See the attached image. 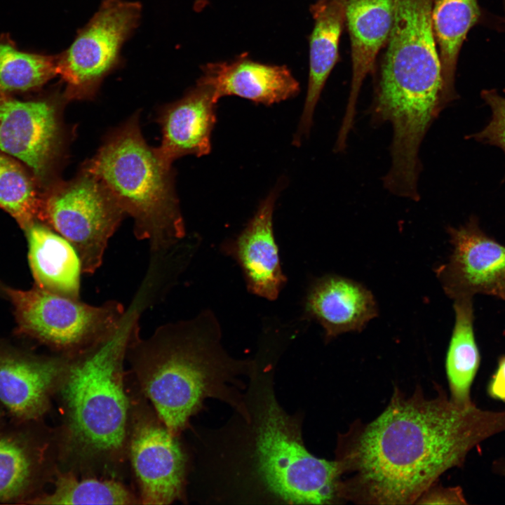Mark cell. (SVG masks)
I'll list each match as a JSON object with an SVG mask.
<instances>
[{
  "label": "cell",
  "instance_id": "6da1fadb",
  "mask_svg": "<svg viewBox=\"0 0 505 505\" xmlns=\"http://www.w3.org/2000/svg\"><path fill=\"white\" fill-rule=\"evenodd\" d=\"M407 396L396 387L372 421H355L339 434L335 460L343 503L413 504L468 453L505 431V410L454 404L436 387Z\"/></svg>",
  "mask_w": 505,
  "mask_h": 505
},
{
  "label": "cell",
  "instance_id": "7a4b0ae2",
  "mask_svg": "<svg viewBox=\"0 0 505 505\" xmlns=\"http://www.w3.org/2000/svg\"><path fill=\"white\" fill-rule=\"evenodd\" d=\"M138 316L129 313L111 339L68 356L55 393L63 412L58 429L61 470L117 479L124 472L130 415L124 361Z\"/></svg>",
  "mask_w": 505,
  "mask_h": 505
},
{
  "label": "cell",
  "instance_id": "3957f363",
  "mask_svg": "<svg viewBox=\"0 0 505 505\" xmlns=\"http://www.w3.org/2000/svg\"><path fill=\"white\" fill-rule=\"evenodd\" d=\"M433 0H396L394 20L375 79L372 125L392 128L391 164L419 167L422 142L434 121L457 97L445 81L431 25Z\"/></svg>",
  "mask_w": 505,
  "mask_h": 505
},
{
  "label": "cell",
  "instance_id": "277c9868",
  "mask_svg": "<svg viewBox=\"0 0 505 505\" xmlns=\"http://www.w3.org/2000/svg\"><path fill=\"white\" fill-rule=\"evenodd\" d=\"M213 314L159 327L146 339L139 331L126 351L135 384L175 436L189 426L206 398L231 402L228 383L244 365L230 358L220 344Z\"/></svg>",
  "mask_w": 505,
  "mask_h": 505
},
{
  "label": "cell",
  "instance_id": "5b68a950",
  "mask_svg": "<svg viewBox=\"0 0 505 505\" xmlns=\"http://www.w3.org/2000/svg\"><path fill=\"white\" fill-rule=\"evenodd\" d=\"M105 187L134 221V234L153 254L170 250L185 236L171 167L146 143L134 115L109 135L82 169Z\"/></svg>",
  "mask_w": 505,
  "mask_h": 505
},
{
  "label": "cell",
  "instance_id": "8992f818",
  "mask_svg": "<svg viewBox=\"0 0 505 505\" xmlns=\"http://www.w3.org/2000/svg\"><path fill=\"white\" fill-rule=\"evenodd\" d=\"M248 422L247 482L270 499L297 504L343 503L335 459L316 457L304 446L300 426L271 389L257 391Z\"/></svg>",
  "mask_w": 505,
  "mask_h": 505
},
{
  "label": "cell",
  "instance_id": "52a82bcc",
  "mask_svg": "<svg viewBox=\"0 0 505 505\" xmlns=\"http://www.w3.org/2000/svg\"><path fill=\"white\" fill-rule=\"evenodd\" d=\"M6 292L21 330L69 357L111 339L128 314L114 300L92 306L39 287L7 288Z\"/></svg>",
  "mask_w": 505,
  "mask_h": 505
},
{
  "label": "cell",
  "instance_id": "ba28073f",
  "mask_svg": "<svg viewBox=\"0 0 505 505\" xmlns=\"http://www.w3.org/2000/svg\"><path fill=\"white\" fill-rule=\"evenodd\" d=\"M142 11L138 1H102L72 44L58 55L66 100L95 97L104 79L122 63V47L138 27Z\"/></svg>",
  "mask_w": 505,
  "mask_h": 505
},
{
  "label": "cell",
  "instance_id": "9c48e42d",
  "mask_svg": "<svg viewBox=\"0 0 505 505\" xmlns=\"http://www.w3.org/2000/svg\"><path fill=\"white\" fill-rule=\"evenodd\" d=\"M39 215L74 248L82 273L93 274L125 213L102 182L82 170L53 189Z\"/></svg>",
  "mask_w": 505,
  "mask_h": 505
},
{
  "label": "cell",
  "instance_id": "30bf717a",
  "mask_svg": "<svg viewBox=\"0 0 505 505\" xmlns=\"http://www.w3.org/2000/svg\"><path fill=\"white\" fill-rule=\"evenodd\" d=\"M129 392L128 460L140 504L167 505L185 499L188 459L179 436L171 433L135 384Z\"/></svg>",
  "mask_w": 505,
  "mask_h": 505
},
{
  "label": "cell",
  "instance_id": "8fae6325",
  "mask_svg": "<svg viewBox=\"0 0 505 505\" xmlns=\"http://www.w3.org/2000/svg\"><path fill=\"white\" fill-rule=\"evenodd\" d=\"M59 469L58 429L41 421L0 423V503L29 504Z\"/></svg>",
  "mask_w": 505,
  "mask_h": 505
},
{
  "label": "cell",
  "instance_id": "7c38bea8",
  "mask_svg": "<svg viewBox=\"0 0 505 505\" xmlns=\"http://www.w3.org/2000/svg\"><path fill=\"white\" fill-rule=\"evenodd\" d=\"M447 232L452 251L436 270L445 294L453 300L476 294L505 300V246L487 235L475 217Z\"/></svg>",
  "mask_w": 505,
  "mask_h": 505
},
{
  "label": "cell",
  "instance_id": "4fadbf2b",
  "mask_svg": "<svg viewBox=\"0 0 505 505\" xmlns=\"http://www.w3.org/2000/svg\"><path fill=\"white\" fill-rule=\"evenodd\" d=\"M62 138L54 102L0 97V151L25 163L39 177L57 158Z\"/></svg>",
  "mask_w": 505,
  "mask_h": 505
},
{
  "label": "cell",
  "instance_id": "5bb4252c",
  "mask_svg": "<svg viewBox=\"0 0 505 505\" xmlns=\"http://www.w3.org/2000/svg\"><path fill=\"white\" fill-rule=\"evenodd\" d=\"M346 24L350 42L352 76L344 115L334 146L337 152L346 147L354 125L356 103L364 79L372 73L376 58L386 45L394 20L396 0H344Z\"/></svg>",
  "mask_w": 505,
  "mask_h": 505
},
{
  "label": "cell",
  "instance_id": "9a60e30c",
  "mask_svg": "<svg viewBox=\"0 0 505 505\" xmlns=\"http://www.w3.org/2000/svg\"><path fill=\"white\" fill-rule=\"evenodd\" d=\"M68 356L41 357L0 349V402L14 421H41L50 406Z\"/></svg>",
  "mask_w": 505,
  "mask_h": 505
},
{
  "label": "cell",
  "instance_id": "2e32d148",
  "mask_svg": "<svg viewBox=\"0 0 505 505\" xmlns=\"http://www.w3.org/2000/svg\"><path fill=\"white\" fill-rule=\"evenodd\" d=\"M196 82L210 87L215 99L238 96L271 105L297 95L299 83L285 65L262 63L247 53L229 61L209 62Z\"/></svg>",
  "mask_w": 505,
  "mask_h": 505
},
{
  "label": "cell",
  "instance_id": "e0dca14e",
  "mask_svg": "<svg viewBox=\"0 0 505 505\" xmlns=\"http://www.w3.org/2000/svg\"><path fill=\"white\" fill-rule=\"evenodd\" d=\"M217 102L210 87L196 82L181 99L163 109L159 117L162 141L155 151L163 164L171 167L183 156L210 152Z\"/></svg>",
  "mask_w": 505,
  "mask_h": 505
},
{
  "label": "cell",
  "instance_id": "ac0fdd59",
  "mask_svg": "<svg viewBox=\"0 0 505 505\" xmlns=\"http://www.w3.org/2000/svg\"><path fill=\"white\" fill-rule=\"evenodd\" d=\"M277 195L276 189L269 194L228 247L243 270L248 290L269 300L278 297L286 282L273 231V213Z\"/></svg>",
  "mask_w": 505,
  "mask_h": 505
},
{
  "label": "cell",
  "instance_id": "d6986e66",
  "mask_svg": "<svg viewBox=\"0 0 505 505\" xmlns=\"http://www.w3.org/2000/svg\"><path fill=\"white\" fill-rule=\"evenodd\" d=\"M305 313L321 324L329 341L342 333L362 331L377 316L378 310L372 292L363 285L328 275L311 285Z\"/></svg>",
  "mask_w": 505,
  "mask_h": 505
},
{
  "label": "cell",
  "instance_id": "ffe728a7",
  "mask_svg": "<svg viewBox=\"0 0 505 505\" xmlns=\"http://www.w3.org/2000/svg\"><path fill=\"white\" fill-rule=\"evenodd\" d=\"M314 27L309 36L307 90L293 144L309 135L316 105L339 58V41L344 25V0H316L310 6Z\"/></svg>",
  "mask_w": 505,
  "mask_h": 505
},
{
  "label": "cell",
  "instance_id": "44dd1931",
  "mask_svg": "<svg viewBox=\"0 0 505 505\" xmlns=\"http://www.w3.org/2000/svg\"><path fill=\"white\" fill-rule=\"evenodd\" d=\"M27 237L29 265L38 287L79 299L81 264L72 245L34 222L27 227Z\"/></svg>",
  "mask_w": 505,
  "mask_h": 505
},
{
  "label": "cell",
  "instance_id": "7402d4cb",
  "mask_svg": "<svg viewBox=\"0 0 505 505\" xmlns=\"http://www.w3.org/2000/svg\"><path fill=\"white\" fill-rule=\"evenodd\" d=\"M454 324L445 357L450 400L467 408L473 403L471 387L478 372L480 356L476 341L473 297L454 300Z\"/></svg>",
  "mask_w": 505,
  "mask_h": 505
},
{
  "label": "cell",
  "instance_id": "603a6c76",
  "mask_svg": "<svg viewBox=\"0 0 505 505\" xmlns=\"http://www.w3.org/2000/svg\"><path fill=\"white\" fill-rule=\"evenodd\" d=\"M482 18L478 0H433L431 25L443 74L455 88L459 54L469 30Z\"/></svg>",
  "mask_w": 505,
  "mask_h": 505
},
{
  "label": "cell",
  "instance_id": "cb8c5ba5",
  "mask_svg": "<svg viewBox=\"0 0 505 505\" xmlns=\"http://www.w3.org/2000/svg\"><path fill=\"white\" fill-rule=\"evenodd\" d=\"M50 493L43 492L29 504H139L137 494L117 478L78 476L58 470Z\"/></svg>",
  "mask_w": 505,
  "mask_h": 505
},
{
  "label": "cell",
  "instance_id": "d4e9b609",
  "mask_svg": "<svg viewBox=\"0 0 505 505\" xmlns=\"http://www.w3.org/2000/svg\"><path fill=\"white\" fill-rule=\"evenodd\" d=\"M58 55L20 50L7 34H0V97L38 88L58 75Z\"/></svg>",
  "mask_w": 505,
  "mask_h": 505
},
{
  "label": "cell",
  "instance_id": "484cf974",
  "mask_svg": "<svg viewBox=\"0 0 505 505\" xmlns=\"http://www.w3.org/2000/svg\"><path fill=\"white\" fill-rule=\"evenodd\" d=\"M41 201L32 181L22 168L0 154V207L12 215L23 228L39 216Z\"/></svg>",
  "mask_w": 505,
  "mask_h": 505
},
{
  "label": "cell",
  "instance_id": "4316f807",
  "mask_svg": "<svg viewBox=\"0 0 505 505\" xmlns=\"http://www.w3.org/2000/svg\"><path fill=\"white\" fill-rule=\"evenodd\" d=\"M481 97L490 107L492 117L484 129L470 137L497 146L505 153V97L495 90H483Z\"/></svg>",
  "mask_w": 505,
  "mask_h": 505
},
{
  "label": "cell",
  "instance_id": "83f0119b",
  "mask_svg": "<svg viewBox=\"0 0 505 505\" xmlns=\"http://www.w3.org/2000/svg\"><path fill=\"white\" fill-rule=\"evenodd\" d=\"M466 501L460 487H444L435 483L418 499L422 504H464Z\"/></svg>",
  "mask_w": 505,
  "mask_h": 505
},
{
  "label": "cell",
  "instance_id": "f1b7e54d",
  "mask_svg": "<svg viewBox=\"0 0 505 505\" xmlns=\"http://www.w3.org/2000/svg\"><path fill=\"white\" fill-rule=\"evenodd\" d=\"M487 392L492 398L505 403V356L499 360L496 372L489 382Z\"/></svg>",
  "mask_w": 505,
  "mask_h": 505
},
{
  "label": "cell",
  "instance_id": "f546056e",
  "mask_svg": "<svg viewBox=\"0 0 505 505\" xmlns=\"http://www.w3.org/2000/svg\"><path fill=\"white\" fill-rule=\"evenodd\" d=\"M208 4V0H195L194 4V11L196 12L201 11Z\"/></svg>",
  "mask_w": 505,
  "mask_h": 505
},
{
  "label": "cell",
  "instance_id": "4dcf8cb0",
  "mask_svg": "<svg viewBox=\"0 0 505 505\" xmlns=\"http://www.w3.org/2000/svg\"><path fill=\"white\" fill-rule=\"evenodd\" d=\"M1 420H2V414L0 411V423L1 422Z\"/></svg>",
  "mask_w": 505,
  "mask_h": 505
},
{
  "label": "cell",
  "instance_id": "1f68e13d",
  "mask_svg": "<svg viewBox=\"0 0 505 505\" xmlns=\"http://www.w3.org/2000/svg\"><path fill=\"white\" fill-rule=\"evenodd\" d=\"M505 1V0H504Z\"/></svg>",
  "mask_w": 505,
  "mask_h": 505
}]
</instances>
